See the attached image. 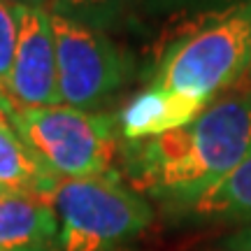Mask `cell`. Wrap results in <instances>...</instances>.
Listing matches in <instances>:
<instances>
[{
	"instance_id": "7c38bea8",
	"label": "cell",
	"mask_w": 251,
	"mask_h": 251,
	"mask_svg": "<svg viewBox=\"0 0 251 251\" xmlns=\"http://www.w3.org/2000/svg\"><path fill=\"white\" fill-rule=\"evenodd\" d=\"M19 40V19L17 9L0 0V91L9 96V72L14 63V51H17Z\"/></svg>"
},
{
	"instance_id": "30bf717a",
	"label": "cell",
	"mask_w": 251,
	"mask_h": 251,
	"mask_svg": "<svg viewBox=\"0 0 251 251\" xmlns=\"http://www.w3.org/2000/svg\"><path fill=\"white\" fill-rule=\"evenodd\" d=\"M175 212L200 221H251V158Z\"/></svg>"
},
{
	"instance_id": "9c48e42d",
	"label": "cell",
	"mask_w": 251,
	"mask_h": 251,
	"mask_svg": "<svg viewBox=\"0 0 251 251\" xmlns=\"http://www.w3.org/2000/svg\"><path fill=\"white\" fill-rule=\"evenodd\" d=\"M58 179L61 177L47 170L45 163L28 149L12 121L0 117V191L49 205Z\"/></svg>"
},
{
	"instance_id": "e0dca14e",
	"label": "cell",
	"mask_w": 251,
	"mask_h": 251,
	"mask_svg": "<svg viewBox=\"0 0 251 251\" xmlns=\"http://www.w3.org/2000/svg\"><path fill=\"white\" fill-rule=\"evenodd\" d=\"M233 91H247V93H251V65H249V70L244 72V77L237 84H235V89Z\"/></svg>"
},
{
	"instance_id": "9a60e30c",
	"label": "cell",
	"mask_w": 251,
	"mask_h": 251,
	"mask_svg": "<svg viewBox=\"0 0 251 251\" xmlns=\"http://www.w3.org/2000/svg\"><path fill=\"white\" fill-rule=\"evenodd\" d=\"M14 107H17V102L9 98L5 91H0V117H9L14 112Z\"/></svg>"
},
{
	"instance_id": "5b68a950",
	"label": "cell",
	"mask_w": 251,
	"mask_h": 251,
	"mask_svg": "<svg viewBox=\"0 0 251 251\" xmlns=\"http://www.w3.org/2000/svg\"><path fill=\"white\" fill-rule=\"evenodd\" d=\"M51 17L58 63V89L68 107L91 112L107 102L130 77L126 54L102 30Z\"/></svg>"
},
{
	"instance_id": "ac0fdd59",
	"label": "cell",
	"mask_w": 251,
	"mask_h": 251,
	"mask_svg": "<svg viewBox=\"0 0 251 251\" xmlns=\"http://www.w3.org/2000/svg\"><path fill=\"white\" fill-rule=\"evenodd\" d=\"M219 251H228V249H224V247H221V249H219Z\"/></svg>"
},
{
	"instance_id": "277c9868",
	"label": "cell",
	"mask_w": 251,
	"mask_h": 251,
	"mask_svg": "<svg viewBox=\"0 0 251 251\" xmlns=\"http://www.w3.org/2000/svg\"><path fill=\"white\" fill-rule=\"evenodd\" d=\"M49 207L58 219L61 251H114L153 221V209L117 175L58 179Z\"/></svg>"
},
{
	"instance_id": "3957f363",
	"label": "cell",
	"mask_w": 251,
	"mask_h": 251,
	"mask_svg": "<svg viewBox=\"0 0 251 251\" xmlns=\"http://www.w3.org/2000/svg\"><path fill=\"white\" fill-rule=\"evenodd\" d=\"M7 119L28 149L56 177L86 179L114 175V163L121 156L117 117L100 112L91 114L68 105H17Z\"/></svg>"
},
{
	"instance_id": "52a82bcc",
	"label": "cell",
	"mask_w": 251,
	"mask_h": 251,
	"mask_svg": "<svg viewBox=\"0 0 251 251\" xmlns=\"http://www.w3.org/2000/svg\"><path fill=\"white\" fill-rule=\"evenodd\" d=\"M207 109L205 102L149 84L117 114V130L126 142H144L188 126Z\"/></svg>"
},
{
	"instance_id": "2e32d148",
	"label": "cell",
	"mask_w": 251,
	"mask_h": 251,
	"mask_svg": "<svg viewBox=\"0 0 251 251\" xmlns=\"http://www.w3.org/2000/svg\"><path fill=\"white\" fill-rule=\"evenodd\" d=\"M12 7H42L47 0H5Z\"/></svg>"
},
{
	"instance_id": "4fadbf2b",
	"label": "cell",
	"mask_w": 251,
	"mask_h": 251,
	"mask_svg": "<svg viewBox=\"0 0 251 251\" xmlns=\"http://www.w3.org/2000/svg\"><path fill=\"white\" fill-rule=\"evenodd\" d=\"M244 0H149V7L158 14H184L186 19L228 9Z\"/></svg>"
},
{
	"instance_id": "8fae6325",
	"label": "cell",
	"mask_w": 251,
	"mask_h": 251,
	"mask_svg": "<svg viewBox=\"0 0 251 251\" xmlns=\"http://www.w3.org/2000/svg\"><path fill=\"white\" fill-rule=\"evenodd\" d=\"M133 0H51L49 14L102 30L124 17Z\"/></svg>"
},
{
	"instance_id": "ba28073f",
	"label": "cell",
	"mask_w": 251,
	"mask_h": 251,
	"mask_svg": "<svg viewBox=\"0 0 251 251\" xmlns=\"http://www.w3.org/2000/svg\"><path fill=\"white\" fill-rule=\"evenodd\" d=\"M0 251H61L54 209L42 200L0 193Z\"/></svg>"
},
{
	"instance_id": "8992f818",
	"label": "cell",
	"mask_w": 251,
	"mask_h": 251,
	"mask_svg": "<svg viewBox=\"0 0 251 251\" xmlns=\"http://www.w3.org/2000/svg\"><path fill=\"white\" fill-rule=\"evenodd\" d=\"M19 40L9 72V98L21 107L61 105L51 17L45 7H14Z\"/></svg>"
},
{
	"instance_id": "7a4b0ae2",
	"label": "cell",
	"mask_w": 251,
	"mask_h": 251,
	"mask_svg": "<svg viewBox=\"0 0 251 251\" xmlns=\"http://www.w3.org/2000/svg\"><path fill=\"white\" fill-rule=\"evenodd\" d=\"M251 65V0L193 17L165 47L151 84L212 105Z\"/></svg>"
},
{
	"instance_id": "d6986e66",
	"label": "cell",
	"mask_w": 251,
	"mask_h": 251,
	"mask_svg": "<svg viewBox=\"0 0 251 251\" xmlns=\"http://www.w3.org/2000/svg\"><path fill=\"white\" fill-rule=\"evenodd\" d=\"M0 193H2V191H0Z\"/></svg>"
},
{
	"instance_id": "6da1fadb",
	"label": "cell",
	"mask_w": 251,
	"mask_h": 251,
	"mask_svg": "<svg viewBox=\"0 0 251 251\" xmlns=\"http://www.w3.org/2000/svg\"><path fill=\"white\" fill-rule=\"evenodd\" d=\"M251 158V93L230 91L207 105L188 126L128 142L121 149L126 177L137 191L184 205L226 179Z\"/></svg>"
},
{
	"instance_id": "5bb4252c",
	"label": "cell",
	"mask_w": 251,
	"mask_h": 251,
	"mask_svg": "<svg viewBox=\"0 0 251 251\" xmlns=\"http://www.w3.org/2000/svg\"><path fill=\"white\" fill-rule=\"evenodd\" d=\"M221 247L228 251H251V224L235 230L233 235H228L221 242Z\"/></svg>"
}]
</instances>
